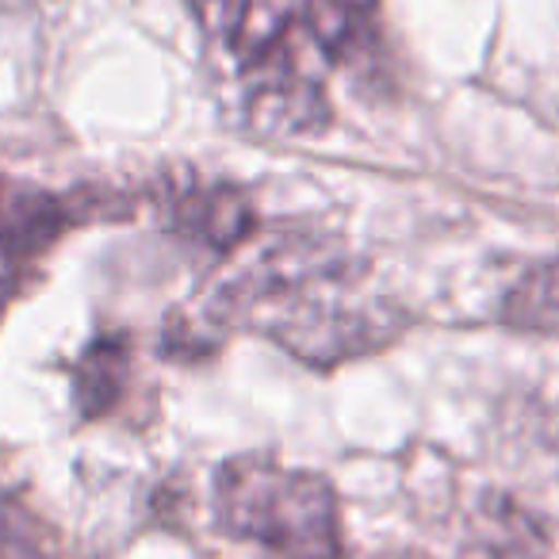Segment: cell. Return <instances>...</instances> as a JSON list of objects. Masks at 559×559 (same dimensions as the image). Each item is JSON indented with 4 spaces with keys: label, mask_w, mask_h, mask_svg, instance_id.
<instances>
[{
    "label": "cell",
    "mask_w": 559,
    "mask_h": 559,
    "mask_svg": "<svg viewBox=\"0 0 559 559\" xmlns=\"http://www.w3.org/2000/svg\"><path fill=\"white\" fill-rule=\"evenodd\" d=\"M127 368H131V357H127V345L119 337H100L93 349L81 357L78 365V403L88 418L104 414L119 395H123L127 383Z\"/></svg>",
    "instance_id": "obj_6"
},
{
    "label": "cell",
    "mask_w": 559,
    "mask_h": 559,
    "mask_svg": "<svg viewBox=\"0 0 559 559\" xmlns=\"http://www.w3.org/2000/svg\"><path fill=\"white\" fill-rule=\"evenodd\" d=\"M215 510L226 533L280 559H342L334 487L304 467L230 460L218 472Z\"/></svg>",
    "instance_id": "obj_2"
},
{
    "label": "cell",
    "mask_w": 559,
    "mask_h": 559,
    "mask_svg": "<svg viewBox=\"0 0 559 559\" xmlns=\"http://www.w3.org/2000/svg\"><path fill=\"white\" fill-rule=\"evenodd\" d=\"M62 207L50 195L0 177V253H35L62 230Z\"/></svg>",
    "instance_id": "obj_3"
},
{
    "label": "cell",
    "mask_w": 559,
    "mask_h": 559,
    "mask_svg": "<svg viewBox=\"0 0 559 559\" xmlns=\"http://www.w3.org/2000/svg\"><path fill=\"white\" fill-rule=\"evenodd\" d=\"M177 223L188 234L211 246H234L241 234H249L253 215H249L246 195L230 192V188H188L177 200Z\"/></svg>",
    "instance_id": "obj_4"
},
{
    "label": "cell",
    "mask_w": 559,
    "mask_h": 559,
    "mask_svg": "<svg viewBox=\"0 0 559 559\" xmlns=\"http://www.w3.org/2000/svg\"><path fill=\"white\" fill-rule=\"evenodd\" d=\"M230 314L280 337L299 357L342 360L383 337L380 304L360 296L349 264L319 249L272 246L230 284Z\"/></svg>",
    "instance_id": "obj_1"
},
{
    "label": "cell",
    "mask_w": 559,
    "mask_h": 559,
    "mask_svg": "<svg viewBox=\"0 0 559 559\" xmlns=\"http://www.w3.org/2000/svg\"><path fill=\"white\" fill-rule=\"evenodd\" d=\"M376 9H380V0H311L304 20L322 55L353 58L372 39Z\"/></svg>",
    "instance_id": "obj_5"
}]
</instances>
